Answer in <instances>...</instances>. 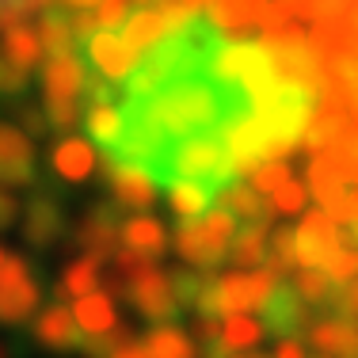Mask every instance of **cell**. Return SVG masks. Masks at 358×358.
<instances>
[{"label": "cell", "instance_id": "cell-16", "mask_svg": "<svg viewBox=\"0 0 358 358\" xmlns=\"http://www.w3.org/2000/svg\"><path fill=\"white\" fill-rule=\"evenodd\" d=\"M214 199H217L221 210H229V214H233L236 221H244V225H248V221H263V225H271V214H275L252 183H236V179L221 187Z\"/></svg>", "mask_w": 358, "mask_h": 358}, {"label": "cell", "instance_id": "cell-21", "mask_svg": "<svg viewBox=\"0 0 358 358\" xmlns=\"http://www.w3.org/2000/svg\"><path fill=\"white\" fill-rule=\"evenodd\" d=\"M54 172L62 179H73V183H80V179H88L96 172V149H92L88 141L80 138H65L54 145Z\"/></svg>", "mask_w": 358, "mask_h": 358}, {"label": "cell", "instance_id": "cell-41", "mask_svg": "<svg viewBox=\"0 0 358 358\" xmlns=\"http://www.w3.org/2000/svg\"><path fill=\"white\" fill-rule=\"evenodd\" d=\"M275 358H309V355H305L301 343H294V339H282V343L275 347Z\"/></svg>", "mask_w": 358, "mask_h": 358}, {"label": "cell", "instance_id": "cell-3", "mask_svg": "<svg viewBox=\"0 0 358 358\" xmlns=\"http://www.w3.org/2000/svg\"><path fill=\"white\" fill-rule=\"evenodd\" d=\"M42 301L38 275L31 271L27 255H8L0 267V324L4 328H20L35 317Z\"/></svg>", "mask_w": 358, "mask_h": 358}, {"label": "cell", "instance_id": "cell-5", "mask_svg": "<svg viewBox=\"0 0 358 358\" xmlns=\"http://www.w3.org/2000/svg\"><path fill=\"white\" fill-rule=\"evenodd\" d=\"M73 244L84 255L107 263L110 255L122 248V206H118V202H99V206H92L80 225L73 229Z\"/></svg>", "mask_w": 358, "mask_h": 358}, {"label": "cell", "instance_id": "cell-2", "mask_svg": "<svg viewBox=\"0 0 358 358\" xmlns=\"http://www.w3.org/2000/svg\"><path fill=\"white\" fill-rule=\"evenodd\" d=\"M233 233H236V217L221 206L206 210L202 217H179L176 221V252L183 255L187 267L217 271L225 263Z\"/></svg>", "mask_w": 358, "mask_h": 358}, {"label": "cell", "instance_id": "cell-33", "mask_svg": "<svg viewBox=\"0 0 358 358\" xmlns=\"http://www.w3.org/2000/svg\"><path fill=\"white\" fill-rule=\"evenodd\" d=\"M271 210L275 214H301L305 210V187L297 179H286L282 187L271 191Z\"/></svg>", "mask_w": 358, "mask_h": 358}, {"label": "cell", "instance_id": "cell-1", "mask_svg": "<svg viewBox=\"0 0 358 358\" xmlns=\"http://www.w3.org/2000/svg\"><path fill=\"white\" fill-rule=\"evenodd\" d=\"M176 179H194V183H206L221 191L225 183L236 179V164L225 149V138H221V126L217 130H202V134H187L168 145L164 160H160V172L157 183L168 187Z\"/></svg>", "mask_w": 358, "mask_h": 358}, {"label": "cell", "instance_id": "cell-11", "mask_svg": "<svg viewBox=\"0 0 358 358\" xmlns=\"http://www.w3.org/2000/svg\"><path fill=\"white\" fill-rule=\"evenodd\" d=\"M31 339H35L38 347H46V351L54 355H69L80 347V328H76L73 320V309H65V301H50L46 309H38L35 317H31Z\"/></svg>", "mask_w": 358, "mask_h": 358}, {"label": "cell", "instance_id": "cell-27", "mask_svg": "<svg viewBox=\"0 0 358 358\" xmlns=\"http://www.w3.org/2000/svg\"><path fill=\"white\" fill-rule=\"evenodd\" d=\"M38 42H42V54L50 57H62V54H76V38L69 31V20H65L57 8H46L38 20Z\"/></svg>", "mask_w": 358, "mask_h": 358}, {"label": "cell", "instance_id": "cell-9", "mask_svg": "<svg viewBox=\"0 0 358 358\" xmlns=\"http://www.w3.org/2000/svg\"><path fill=\"white\" fill-rule=\"evenodd\" d=\"M263 313V331H271V336L278 339H297L305 336V328H309V305L301 301V294H297L289 282H282L278 278L275 289L267 294V301L259 305Z\"/></svg>", "mask_w": 358, "mask_h": 358}, {"label": "cell", "instance_id": "cell-18", "mask_svg": "<svg viewBox=\"0 0 358 358\" xmlns=\"http://www.w3.org/2000/svg\"><path fill=\"white\" fill-rule=\"evenodd\" d=\"M225 259L233 263L236 271L263 267V263H267V225H263V221H248L241 233H233Z\"/></svg>", "mask_w": 358, "mask_h": 358}, {"label": "cell", "instance_id": "cell-31", "mask_svg": "<svg viewBox=\"0 0 358 358\" xmlns=\"http://www.w3.org/2000/svg\"><path fill=\"white\" fill-rule=\"evenodd\" d=\"M320 267L328 271L331 282H351V278H358V252H355V248H343V244H339V248L331 252L328 259L320 263Z\"/></svg>", "mask_w": 358, "mask_h": 358}, {"label": "cell", "instance_id": "cell-24", "mask_svg": "<svg viewBox=\"0 0 358 358\" xmlns=\"http://www.w3.org/2000/svg\"><path fill=\"white\" fill-rule=\"evenodd\" d=\"M4 57L12 65H20L23 73H31L35 65L42 62V42H38V31L27 27V23H15V27L4 31V42H0Z\"/></svg>", "mask_w": 358, "mask_h": 358}, {"label": "cell", "instance_id": "cell-39", "mask_svg": "<svg viewBox=\"0 0 358 358\" xmlns=\"http://www.w3.org/2000/svg\"><path fill=\"white\" fill-rule=\"evenodd\" d=\"M20 122H23V130L35 134V138H42V134L50 130L46 115H42V110H35V107H20Z\"/></svg>", "mask_w": 358, "mask_h": 358}, {"label": "cell", "instance_id": "cell-40", "mask_svg": "<svg viewBox=\"0 0 358 358\" xmlns=\"http://www.w3.org/2000/svg\"><path fill=\"white\" fill-rule=\"evenodd\" d=\"M15 217H20V206H15V199L0 191V233H4V229H12Z\"/></svg>", "mask_w": 358, "mask_h": 358}, {"label": "cell", "instance_id": "cell-13", "mask_svg": "<svg viewBox=\"0 0 358 358\" xmlns=\"http://www.w3.org/2000/svg\"><path fill=\"white\" fill-rule=\"evenodd\" d=\"M35 183V145L15 126L0 122V187Z\"/></svg>", "mask_w": 358, "mask_h": 358}, {"label": "cell", "instance_id": "cell-38", "mask_svg": "<svg viewBox=\"0 0 358 358\" xmlns=\"http://www.w3.org/2000/svg\"><path fill=\"white\" fill-rule=\"evenodd\" d=\"M69 31H73L76 46H80V42H88V38H92V35H96V31H99V23H96V15H92L88 8H84L80 15H73V20H69Z\"/></svg>", "mask_w": 358, "mask_h": 358}, {"label": "cell", "instance_id": "cell-48", "mask_svg": "<svg viewBox=\"0 0 358 358\" xmlns=\"http://www.w3.org/2000/svg\"><path fill=\"white\" fill-rule=\"evenodd\" d=\"M225 358H252V355H225Z\"/></svg>", "mask_w": 358, "mask_h": 358}, {"label": "cell", "instance_id": "cell-35", "mask_svg": "<svg viewBox=\"0 0 358 358\" xmlns=\"http://www.w3.org/2000/svg\"><path fill=\"white\" fill-rule=\"evenodd\" d=\"M130 15V0H99L96 4V23L99 31H118Z\"/></svg>", "mask_w": 358, "mask_h": 358}, {"label": "cell", "instance_id": "cell-28", "mask_svg": "<svg viewBox=\"0 0 358 358\" xmlns=\"http://www.w3.org/2000/svg\"><path fill=\"white\" fill-rule=\"evenodd\" d=\"M336 286L328 278L324 267H297V278H294V289L301 294V301L309 309H331V297H336Z\"/></svg>", "mask_w": 358, "mask_h": 358}, {"label": "cell", "instance_id": "cell-23", "mask_svg": "<svg viewBox=\"0 0 358 358\" xmlns=\"http://www.w3.org/2000/svg\"><path fill=\"white\" fill-rule=\"evenodd\" d=\"M141 343L149 351V358H194L191 331L176 328V324H152Z\"/></svg>", "mask_w": 358, "mask_h": 358}, {"label": "cell", "instance_id": "cell-19", "mask_svg": "<svg viewBox=\"0 0 358 358\" xmlns=\"http://www.w3.org/2000/svg\"><path fill=\"white\" fill-rule=\"evenodd\" d=\"M84 73H88V69H84L80 54L50 57L46 69H42V88H46V96H80Z\"/></svg>", "mask_w": 358, "mask_h": 358}, {"label": "cell", "instance_id": "cell-49", "mask_svg": "<svg viewBox=\"0 0 358 358\" xmlns=\"http://www.w3.org/2000/svg\"><path fill=\"white\" fill-rule=\"evenodd\" d=\"M252 358H267V355H252Z\"/></svg>", "mask_w": 358, "mask_h": 358}, {"label": "cell", "instance_id": "cell-30", "mask_svg": "<svg viewBox=\"0 0 358 358\" xmlns=\"http://www.w3.org/2000/svg\"><path fill=\"white\" fill-rule=\"evenodd\" d=\"M267 267L275 275H289L297 271V244H294V229L278 225L275 233L267 236Z\"/></svg>", "mask_w": 358, "mask_h": 358}, {"label": "cell", "instance_id": "cell-14", "mask_svg": "<svg viewBox=\"0 0 358 358\" xmlns=\"http://www.w3.org/2000/svg\"><path fill=\"white\" fill-rule=\"evenodd\" d=\"M84 130L92 134L99 152H115L126 134L122 103H84Z\"/></svg>", "mask_w": 358, "mask_h": 358}, {"label": "cell", "instance_id": "cell-26", "mask_svg": "<svg viewBox=\"0 0 358 358\" xmlns=\"http://www.w3.org/2000/svg\"><path fill=\"white\" fill-rule=\"evenodd\" d=\"M214 187L206 183H194V179H176V183H168V202H172L176 217H202L210 210V202H214Z\"/></svg>", "mask_w": 358, "mask_h": 358}, {"label": "cell", "instance_id": "cell-15", "mask_svg": "<svg viewBox=\"0 0 358 358\" xmlns=\"http://www.w3.org/2000/svg\"><path fill=\"white\" fill-rule=\"evenodd\" d=\"M73 320L80 328V336H107L110 328H118L115 317V297L107 289H92V294L73 301Z\"/></svg>", "mask_w": 358, "mask_h": 358}, {"label": "cell", "instance_id": "cell-22", "mask_svg": "<svg viewBox=\"0 0 358 358\" xmlns=\"http://www.w3.org/2000/svg\"><path fill=\"white\" fill-rule=\"evenodd\" d=\"M122 244H126V248H134V252L152 255V259H160L164 248H168V233H164V225H160L157 217L138 214V217L122 221Z\"/></svg>", "mask_w": 358, "mask_h": 358}, {"label": "cell", "instance_id": "cell-4", "mask_svg": "<svg viewBox=\"0 0 358 358\" xmlns=\"http://www.w3.org/2000/svg\"><path fill=\"white\" fill-rule=\"evenodd\" d=\"M122 297L130 301V309L138 313V317H145L149 324H176L183 317V309H179V301H176V289H172V278H168V271H160L157 263H152L149 271H141V275L126 278Z\"/></svg>", "mask_w": 358, "mask_h": 358}, {"label": "cell", "instance_id": "cell-36", "mask_svg": "<svg viewBox=\"0 0 358 358\" xmlns=\"http://www.w3.org/2000/svg\"><path fill=\"white\" fill-rule=\"evenodd\" d=\"M107 358H149V351H145V343L134 336L130 328H118V336H115V343H110Z\"/></svg>", "mask_w": 358, "mask_h": 358}, {"label": "cell", "instance_id": "cell-43", "mask_svg": "<svg viewBox=\"0 0 358 358\" xmlns=\"http://www.w3.org/2000/svg\"><path fill=\"white\" fill-rule=\"evenodd\" d=\"M62 4H69V8H96L99 0H62Z\"/></svg>", "mask_w": 358, "mask_h": 358}, {"label": "cell", "instance_id": "cell-8", "mask_svg": "<svg viewBox=\"0 0 358 358\" xmlns=\"http://www.w3.org/2000/svg\"><path fill=\"white\" fill-rule=\"evenodd\" d=\"M76 54H80V62L88 65L92 73L107 76V80H115V84H126V76L138 65V54L118 38V31H96L88 42L76 46Z\"/></svg>", "mask_w": 358, "mask_h": 358}, {"label": "cell", "instance_id": "cell-45", "mask_svg": "<svg viewBox=\"0 0 358 358\" xmlns=\"http://www.w3.org/2000/svg\"><path fill=\"white\" fill-rule=\"evenodd\" d=\"M0 358H15V355H12V347H8L4 339H0Z\"/></svg>", "mask_w": 358, "mask_h": 358}, {"label": "cell", "instance_id": "cell-34", "mask_svg": "<svg viewBox=\"0 0 358 358\" xmlns=\"http://www.w3.org/2000/svg\"><path fill=\"white\" fill-rule=\"evenodd\" d=\"M328 313L331 317H343V320H358V278L336 286V297H331Z\"/></svg>", "mask_w": 358, "mask_h": 358}, {"label": "cell", "instance_id": "cell-44", "mask_svg": "<svg viewBox=\"0 0 358 358\" xmlns=\"http://www.w3.org/2000/svg\"><path fill=\"white\" fill-rule=\"evenodd\" d=\"M187 8H194V12H202V8H206V0H183Z\"/></svg>", "mask_w": 358, "mask_h": 358}, {"label": "cell", "instance_id": "cell-7", "mask_svg": "<svg viewBox=\"0 0 358 358\" xmlns=\"http://www.w3.org/2000/svg\"><path fill=\"white\" fill-rule=\"evenodd\" d=\"M23 241L38 252H50L69 236V217H65V206L54 191H35L27 202V214H23Z\"/></svg>", "mask_w": 358, "mask_h": 358}, {"label": "cell", "instance_id": "cell-25", "mask_svg": "<svg viewBox=\"0 0 358 358\" xmlns=\"http://www.w3.org/2000/svg\"><path fill=\"white\" fill-rule=\"evenodd\" d=\"M118 38H122L134 54H141V50H149L157 38H164V20H160L157 8H141V12L126 15V23L118 27Z\"/></svg>", "mask_w": 358, "mask_h": 358}, {"label": "cell", "instance_id": "cell-29", "mask_svg": "<svg viewBox=\"0 0 358 358\" xmlns=\"http://www.w3.org/2000/svg\"><path fill=\"white\" fill-rule=\"evenodd\" d=\"M263 339V324L248 320L244 313H233V317L221 320V343H225V351H252V347H259Z\"/></svg>", "mask_w": 358, "mask_h": 358}, {"label": "cell", "instance_id": "cell-32", "mask_svg": "<svg viewBox=\"0 0 358 358\" xmlns=\"http://www.w3.org/2000/svg\"><path fill=\"white\" fill-rule=\"evenodd\" d=\"M289 179V164L286 160H263V164L252 168V187L259 194H271L275 187H282Z\"/></svg>", "mask_w": 358, "mask_h": 358}, {"label": "cell", "instance_id": "cell-42", "mask_svg": "<svg viewBox=\"0 0 358 358\" xmlns=\"http://www.w3.org/2000/svg\"><path fill=\"white\" fill-rule=\"evenodd\" d=\"M27 4L38 12V8H62V0H27Z\"/></svg>", "mask_w": 358, "mask_h": 358}, {"label": "cell", "instance_id": "cell-37", "mask_svg": "<svg viewBox=\"0 0 358 358\" xmlns=\"http://www.w3.org/2000/svg\"><path fill=\"white\" fill-rule=\"evenodd\" d=\"M31 12H35V8H31L27 0H0V31L15 27V23H27Z\"/></svg>", "mask_w": 358, "mask_h": 358}, {"label": "cell", "instance_id": "cell-17", "mask_svg": "<svg viewBox=\"0 0 358 358\" xmlns=\"http://www.w3.org/2000/svg\"><path fill=\"white\" fill-rule=\"evenodd\" d=\"M343 183H347V179H343V172H339L336 157H331V152H317L313 164H309V187H305V191L317 194L324 214H331L336 202L343 199Z\"/></svg>", "mask_w": 358, "mask_h": 358}, {"label": "cell", "instance_id": "cell-12", "mask_svg": "<svg viewBox=\"0 0 358 358\" xmlns=\"http://www.w3.org/2000/svg\"><path fill=\"white\" fill-rule=\"evenodd\" d=\"M294 244H297V267H320L343 244V233L324 210H309L301 229H294Z\"/></svg>", "mask_w": 358, "mask_h": 358}, {"label": "cell", "instance_id": "cell-6", "mask_svg": "<svg viewBox=\"0 0 358 358\" xmlns=\"http://www.w3.org/2000/svg\"><path fill=\"white\" fill-rule=\"evenodd\" d=\"M96 164H99V172L107 176L110 202H118L122 210H149L152 202L160 199V183L149 172H141V168L118 164L110 152H99V149H96Z\"/></svg>", "mask_w": 358, "mask_h": 358}, {"label": "cell", "instance_id": "cell-47", "mask_svg": "<svg viewBox=\"0 0 358 358\" xmlns=\"http://www.w3.org/2000/svg\"><path fill=\"white\" fill-rule=\"evenodd\" d=\"M4 259H8V252H4V248H0V267H4Z\"/></svg>", "mask_w": 358, "mask_h": 358}, {"label": "cell", "instance_id": "cell-46", "mask_svg": "<svg viewBox=\"0 0 358 358\" xmlns=\"http://www.w3.org/2000/svg\"><path fill=\"white\" fill-rule=\"evenodd\" d=\"M130 4H141V8H149V4H157V0H130Z\"/></svg>", "mask_w": 358, "mask_h": 358}, {"label": "cell", "instance_id": "cell-10", "mask_svg": "<svg viewBox=\"0 0 358 358\" xmlns=\"http://www.w3.org/2000/svg\"><path fill=\"white\" fill-rule=\"evenodd\" d=\"M282 275H275L271 267H252V271H233V275H221V313H252L267 301V294L275 289V282Z\"/></svg>", "mask_w": 358, "mask_h": 358}, {"label": "cell", "instance_id": "cell-20", "mask_svg": "<svg viewBox=\"0 0 358 358\" xmlns=\"http://www.w3.org/2000/svg\"><path fill=\"white\" fill-rule=\"evenodd\" d=\"M99 275H103V263L92 259V255H80V259H73L69 267L62 271V278H57V286H54V297L57 301H76V297L99 289Z\"/></svg>", "mask_w": 358, "mask_h": 358}]
</instances>
